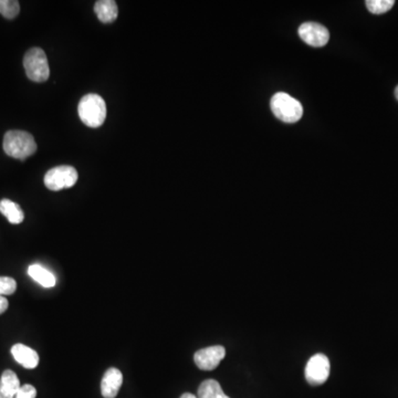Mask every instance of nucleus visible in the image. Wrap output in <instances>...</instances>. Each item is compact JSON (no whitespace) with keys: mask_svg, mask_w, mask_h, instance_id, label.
I'll use <instances>...</instances> for the list:
<instances>
[{"mask_svg":"<svg viewBox=\"0 0 398 398\" xmlns=\"http://www.w3.org/2000/svg\"><path fill=\"white\" fill-rule=\"evenodd\" d=\"M77 113L85 125L92 129L100 128L106 118V101L94 93L85 95L77 106Z\"/></svg>","mask_w":398,"mask_h":398,"instance_id":"1","label":"nucleus"},{"mask_svg":"<svg viewBox=\"0 0 398 398\" xmlns=\"http://www.w3.org/2000/svg\"><path fill=\"white\" fill-rule=\"evenodd\" d=\"M4 151L8 156L17 159H26L37 151L34 137L28 132L8 131L4 137Z\"/></svg>","mask_w":398,"mask_h":398,"instance_id":"2","label":"nucleus"},{"mask_svg":"<svg viewBox=\"0 0 398 398\" xmlns=\"http://www.w3.org/2000/svg\"><path fill=\"white\" fill-rule=\"evenodd\" d=\"M273 113L285 123H296L304 116V106L288 93L278 92L270 101Z\"/></svg>","mask_w":398,"mask_h":398,"instance_id":"3","label":"nucleus"},{"mask_svg":"<svg viewBox=\"0 0 398 398\" xmlns=\"http://www.w3.org/2000/svg\"><path fill=\"white\" fill-rule=\"evenodd\" d=\"M27 77L34 82L42 83L49 79L50 67L46 52L42 48H31L23 58Z\"/></svg>","mask_w":398,"mask_h":398,"instance_id":"4","label":"nucleus"},{"mask_svg":"<svg viewBox=\"0 0 398 398\" xmlns=\"http://www.w3.org/2000/svg\"><path fill=\"white\" fill-rule=\"evenodd\" d=\"M77 172L75 167L62 165L46 172L44 176V185L48 189L58 192L73 187L77 180Z\"/></svg>","mask_w":398,"mask_h":398,"instance_id":"5","label":"nucleus"},{"mask_svg":"<svg viewBox=\"0 0 398 398\" xmlns=\"http://www.w3.org/2000/svg\"><path fill=\"white\" fill-rule=\"evenodd\" d=\"M329 375L330 361L322 353L313 355L306 363V380L310 385H322L328 380Z\"/></svg>","mask_w":398,"mask_h":398,"instance_id":"6","label":"nucleus"},{"mask_svg":"<svg viewBox=\"0 0 398 398\" xmlns=\"http://www.w3.org/2000/svg\"><path fill=\"white\" fill-rule=\"evenodd\" d=\"M299 36L309 46L321 48L330 40V32L318 23H304L299 28Z\"/></svg>","mask_w":398,"mask_h":398,"instance_id":"7","label":"nucleus"},{"mask_svg":"<svg viewBox=\"0 0 398 398\" xmlns=\"http://www.w3.org/2000/svg\"><path fill=\"white\" fill-rule=\"evenodd\" d=\"M226 356V349L221 345L199 349L194 355V361L198 368L203 371H213L220 364Z\"/></svg>","mask_w":398,"mask_h":398,"instance_id":"8","label":"nucleus"},{"mask_svg":"<svg viewBox=\"0 0 398 398\" xmlns=\"http://www.w3.org/2000/svg\"><path fill=\"white\" fill-rule=\"evenodd\" d=\"M123 383V375L118 368H108L103 376L101 393L104 398H116Z\"/></svg>","mask_w":398,"mask_h":398,"instance_id":"9","label":"nucleus"},{"mask_svg":"<svg viewBox=\"0 0 398 398\" xmlns=\"http://www.w3.org/2000/svg\"><path fill=\"white\" fill-rule=\"evenodd\" d=\"M11 354L19 364L23 368H36L39 364V355L35 349H30L27 345L15 344L11 347Z\"/></svg>","mask_w":398,"mask_h":398,"instance_id":"10","label":"nucleus"},{"mask_svg":"<svg viewBox=\"0 0 398 398\" xmlns=\"http://www.w3.org/2000/svg\"><path fill=\"white\" fill-rule=\"evenodd\" d=\"M21 385L19 378L13 371L7 370L0 378V398H15Z\"/></svg>","mask_w":398,"mask_h":398,"instance_id":"11","label":"nucleus"},{"mask_svg":"<svg viewBox=\"0 0 398 398\" xmlns=\"http://www.w3.org/2000/svg\"><path fill=\"white\" fill-rule=\"evenodd\" d=\"M94 11L103 23H113L118 15V8L113 0H100L94 5Z\"/></svg>","mask_w":398,"mask_h":398,"instance_id":"12","label":"nucleus"},{"mask_svg":"<svg viewBox=\"0 0 398 398\" xmlns=\"http://www.w3.org/2000/svg\"><path fill=\"white\" fill-rule=\"evenodd\" d=\"M0 213H3L11 224H21L25 219V213L20 206L9 199H3L0 201Z\"/></svg>","mask_w":398,"mask_h":398,"instance_id":"13","label":"nucleus"},{"mask_svg":"<svg viewBox=\"0 0 398 398\" xmlns=\"http://www.w3.org/2000/svg\"><path fill=\"white\" fill-rule=\"evenodd\" d=\"M28 275L44 288H52L56 285V277L54 273L48 271L42 266L31 265L28 268Z\"/></svg>","mask_w":398,"mask_h":398,"instance_id":"14","label":"nucleus"},{"mask_svg":"<svg viewBox=\"0 0 398 398\" xmlns=\"http://www.w3.org/2000/svg\"><path fill=\"white\" fill-rule=\"evenodd\" d=\"M197 398H230L223 391L220 384L215 380H204L198 388Z\"/></svg>","mask_w":398,"mask_h":398,"instance_id":"15","label":"nucleus"},{"mask_svg":"<svg viewBox=\"0 0 398 398\" xmlns=\"http://www.w3.org/2000/svg\"><path fill=\"white\" fill-rule=\"evenodd\" d=\"M365 5L368 7L370 13L374 15H382L391 11L395 5L394 0H368L365 1Z\"/></svg>","mask_w":398,"mask_h":398,"instance_id":"16","label":"nucleus"},{"mask_svg":"<svg viewBox=\"0 0 398 398\" xmlns=\"http://www.w3.org/2000/svg\"><path fill=\"white\" fill-rule=\"evenodd\" d=\"M20 13V5L17 0H0V13L7 19H13Z\"/></svg>","mask_w":398,"mask_h":398,"instance_id":"17","label":"nucleus"},{"mask_svg":"<svg viewBox=\"0 0 398 398\" xmlns=\"http://www.w3.org/2000/svg\"><path fill=\"white\" fill-rule=\"evenodd\" d=\"M17 290V282L13 278L0 277V296H11Z\"/></svg>","mask_w":398,"mask_h":398,"instance_id":"18","label":"nucleus"},{"mask_svg":"<svg viewBox=\"0 0 398 398\" xmlns=\"http://www.w3.org/2000/svg\"><path fill=\"white\" fill-rule=\"evenodd\" d=\"M36 388L32 385L26 384V385L21 386L20 390H19L15 398H36Z\"/></svg>","mask_w":398,"mask_h":398,"instance_id":"19","label":"nucleus"},{"mask_svg":"<svg viewBox=\"0 0 398 398\" xmlns=\"http://www.w3.org/2000/svg\"><path fill=\"white\" fill-rule=\"evenodd\" d=\"M8 306H9V304H8L7 299L0 296V314L7 311Z\"/></svg>","mask_w":398,"mask_h":398,"instance_id":"20","label":"nucleus"},{"mask_svg":"<svg viewBox=\"0 0 398 398\" xmlns=\"http://www.w3.org/2000/svg\"><path fill=\"white\" fill-rule=\"evenodd\" d=\"M180 398H197V396L193 395V394L190 393H185L182 394V397Z\"/></svg>","mask_w":398,"mask_h":398,"instance_id":"21","label":"nucleus"},{"mask_svg":"<svg viewBox=\"0 0 398 398\" xmlns=\"http://www.w3.org/2000/svg\"><path fill=\"white\" fill-rule=\"evenodd\" d=\"M395 98H396V100L398 101V85H397V87H396V89H395Z\"/></svg>","mask_w":398,"mask_h":398,"instance_id":"22","label":"nucleus"}]
</instances>
